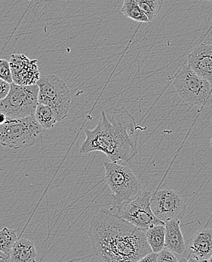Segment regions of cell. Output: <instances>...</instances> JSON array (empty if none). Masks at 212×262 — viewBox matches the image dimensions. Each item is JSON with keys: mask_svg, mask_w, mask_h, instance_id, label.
I'll return each mask as SVG.
<instances>
[{"mask_svg": "<svg viewBox=\"0 0 212 262\" xmlns=\"http://www.w3.org/2000/svg\"><path fill=\"white\" fill-rule=\"evenodd\" d=\"M205 262H212V255L211 257H210L209 258H208V260H207V261H204Z\"/></svg>", "mask_w": 212, "mask_h": 262, "instance_id": "cell-28", "label": "cell"}, {"mask_svg": "<svg viewBox=\"0 0 212 262\" xmlns=\"http://www.w3.org/2000/svg\"><path fill=\"white\" fill-rule=\"evenodd\" d=\"M43 129L34 115L7 120L0 125V145L12 149H23L34 146Z\"/></svg>", "mask_w": 212, "mask_h": 262, "instance_id": "cell-5", "label": "cell"}, {"mask_svg": "<svg viewBox=\"0 0 212 262\" xmlns=\"http://www.w3.org/2000/svg\"><path fill=\"white\" fill-rule=\"evenodd\" d=\"M140 9L148 18L149 22L154 20L161 12L164 0H137Z\"/></svg>", "mask_w": 212, "mask_h": 262, "instance_id": "cell-18", "label": "cell"}, {"mask_svg": "<svg viewBox=\"0 0 212 262\" xmlns=\"http://www.w3.org/2000/svg\"><path fill=\"white\" fill-rule=\"evenodd\" d=\"M199 1H211V0H199Z\"/></svg>", "mask_w": 212, "mask_h": 262, "instance_id": "cell-30", "label": "cell"}, {"mask_svg": "<svg viewBox=\"0 0 212 262\" xmlns=\"http://www.w3.org/2000/svg\"><path fill=\"white\" fill-rule=\"evenodd\" d=\"M189 255H185L183 256L178 257V262H188Z\"/></svg>", "mask_w": 212, "mask_h": 262, "instance_id": "cell-26", "label": "cell"}, {"mask_svg": "<svg viewBox=\"0 0 212 262\" xmlns=\"http://www.w3.org/2000/svg\"><path fill=\"white\" fill-rule=\"evenodd\" d=\"M38 93L37 84L20 86L11 83L9 94L3 100H0V113H4L7 120L34 115L39 104Z\"/></svg>", "mask_w": 212, "mask_h": 262, "instance_id": "cell-7", "label": "cell"}, {"mask_svg": "<svg viewBox=\"0 0 212 262\" xmlns=\"http://www.w3.org/2000/svg\"><path fill=\"white\" fill-rule=\"evenodd\" d=\"M150 208L155 217L165 223L172 219L180 222L186 212L187 206L178 192L171 189H160L152 195Z\"/></svg>", "mask_w": 212, "mask_h": 262, "instance_id": "cell-9", "label": "cell"}, {"mask_svg": "<svg viewBox=\"0 0 212 262\" xmlns=\"http://www.w3.org/2000/svg\"><path fill=\"white\" fill-rule=\"evenodd\" d=\"M0 79L9 83H13L9 61L4 58H0Z\"/></svg>", "mask_w": 212, "mask_h": 262, "instance_id": "cell-20", "label": "cell"}, {"mask_svg": "<svg viewBox=\"0 0 212 262\" xmlns=\"http://www.w3.org/2000/svg\"><path fill=\"white\" fill-rule=\"evenodd\" d=\"M34 116L42 129L52 128L58 122L52 110L43 104H38Z\"/></svg>", "mask_w": 212, "mask_h": 262, "instance_id": "cell-16", "label": "cell"}, {"mask_svg": "<svg viewBox=\"0 0 212 262\" xmlns=\"http://www.w3.org/2000/svg\"><path fill=\"white\" fill-rule=\"evenodd\" d=\"M13 83L20 86L37 84L40 78L38 60L30 59L23 54H13L9 60Z\"/></svg>", "mask_w": 212, "mask_h": 262, "instance_id": "cell-10", "label": "cell"}, {"mask_svg": "<svg viewBox=\"0 0 212 262\" xmlns=\"http://www.w3.org/2000/svg\"><path fill=\"white\" fill-rule=\"evenodd\" d=\"M180 224V221L176 219L165 222V248L175 254L177 258L184 255L187 251V245Z\"/></svg>", "mask_w": 212, "mask_h": 262, "instance_id": "cell-13", "label": "cell"}, {"mask_svg": "<svg viewBox=\"0 0 212 262\" xmlns=\"http://www.w3.org/2000/svg\"><path fill=\"white\" fill-rule=\"evenodd\" d=\"M17 231L12 229L5 227L0 230V251L9 255L12 246L18 241Z\"/></svg>", "mask_w": 212, "mask_h": 262, "instance_id": "cell-19", "label": "cell"}, {"mask_svg": "<svg viewBox=\"0 0 212 262\" xmlns=\"http://www.w3.org/2000/svg\"><path fill=\"white\" fill-rule=\"evenodd\" d=\"M210 122H211L212 125V115H211V117H210Z\"/></svg>", "mask_w": 212, "mask_h": 262, "instance_id": "cell-29", "label": "cell"}, {"mask_svg": "<svg viewBox=\"0 0 212 262\" xmlns=\"http://www.w3.org/2000/svg\"><path fill=\"white\" fill-rule=\"evenodd\" d=\"M157 262H178V258L173 252L164 248L157 253Z\"/></svg>", "mask_w": 212, "mask_h": 262, "instance_id": "cell-21", "label": "cell"}, {"mask_svg": "<svg viewBox=\"0 0 212 262\" xmlns=\"http://www.w3.org/2000/svg\"><path fill=\"white\" fill-rule=\"evenodd\" d=\"M0 262H11L9 255H6L4 252L0 251Z\"/></svg>", "mask_w": 212, "mask_h": 262, "instance_id": "cell-24", "label": "cell"}, {"mask_svg": "<svg viewBox=\"0 0 212 262\" xmlns=\"http://www.w3.org/2000/svg\"><path fill=\"white\" fill-rule=\"evenodd\" d=\"M122 14L127 18L132 19L138 22H149L144 12L140 9L137 0H123L122 9Z\"/></svg>", "mask_w": 212, "mask_h": 262, "instance_id": "cell-17", "label": "cell"}, {"mask_svg": "<svg viewBox=\"0 0 212 262\" xmlns=\"http://www.w3.org/2000/svg\"><path fill=\"white\" fill-rule=\"evenodd\" d=\"M89 236L100 262H136L152 252L144 232L105 208L91 220Z\"/></svg>", "mask_w": 212, "mask_h": 262, "instance_id": "cell-1", "label": "cell"}, {"mask_svg": "<svg viewBox=\"0 0 212 262\" xmlns=\"http://www.w3.org/2000/svg\"><path fill=\"white\" fill-rule=\"evenodd\" d=\"M105 181L113 192V208H117L138 198L142 193V186L127 164L103 162Z\"/></svg>", "mask_w": 212, "mask_h": 262, "instance_id": "cell-3", "label": "cell"}, {"mask_svg": "<svg viewBox=\"0 0 212 262\" xmlns=\"http://www.w3.org/2000/svg\"><path fill=\"white\" fill-rule=\"evenodd\" d=\"M173 84L179 97L191 106L212 105V86L209 82L195 73L184 64L174 77Z\"/></svg>", "mask_w": 212, "mask_h": 262, "instance_id": "cell-4", "label": "cell"}, {"mask_svg": "<svg viewBox=\"0 0 212 262\" xmlns=\"http://www.w3.org/2000/svg\"><path fill=\"white\" fill-rule=\"evenodd\" d=\"M10 88L11 83L0 79V100H3L7 96L10 91Z\"/></svg>", "mask_w": 212, "mask_h": 262, "instance_id": "cell-22", "label": "cell"}, {"mask_svg": "<svg viewBox=\"0 0 212 262\" xmlns=\"http://www.w3.org/2000/svg\"><path fill=\"white\" fill-rule=\"evenodd\" d=\"M152 195L153 192L150 191L143 192L132 201L110 210L144 233L153 226L165 224L158 220L150 208Z\"/></svg>", "mask_w": 212, "mask_h": 262, "instance_id": "cell-8", "label": "cell"}, {"mask_svg": "<svg viewBox=\"0 0 212 262\" xmlns=\"http://www.w3.org/2000/svg\"><path fill=\"white\" fill-rule=\"evenodd\" d=\"M144 234L152 252L158 253L164 249L165 234H166L165 224L150 227L148 230L144 232Z\"/></svg>", "mask_w": 212, "mask_h": 262, "instance_id": "cell-15", "label": "cell"}, {"mask_svg": "<svg viewBox=\"0 0 212 262\" xmlns=\"http://www.w3.org/2000/svg\"><path fill=\"white\" fill-rule=\"evenodd\" d=\"M29 1H33V0H29Z\"/></svg>", "mask_w": 212, "mask_h": 262, "instance_id": "cell-32", "label": "cell"}, {"mask_svg": "<svg viewBox=\"0 0 212 262\" xmlns=\"http://www.w3.org/2000/svg\"><path fill=\"white\" fill-rule=\"evenodd\" d=\"M9 258L11 262H37L35 244L30 239L20 238L12 246Z\"/></svg>", "mask_w": 212, "mask_h": 262, "instance_id": "cell-14", "label": "cell"}, {"mask_svg": "<svg viewBox=\"0 0 212 262\" xmlns=\"http://www.w3.org/2000/svg\"><path fill=\"white\" fill-rule=\"evenodd\" d=\"M189 256L207 261L212 255V229L205 228L195 233L190 241Z\"/></svg>", "mask_w": 212, "mask_h": 262, "instance_id": "cell-12", "label": "cell"}, {"mask_svg": "<svg viewBox=\"0 0 212 262\" xmlns=\"http://www.w3.org/2000/svg\"><path fill=\"white\" fill-rule=\"evenodd\" d=\"M145 129L125 107L102 111L96 127L85 130L86 140L80 153L101 151L109 162L127 164L138 152L140 134Z\"/></svg>", "mask_w": 212, "mask_h": 262, "instance_id": "cell-2", "label": "cell"}, {"mask_svg": "<svg viewBox=\"0 0 212 262\" xmlns=\"http://www.w3.org/2000/svg\"><path fill=\"white\" fill-rule=\"evenodd\" d=\"M136 262H157V253L153 252H150L138 259Z\"/></svg>", "mask_w": 212, "mask_h": 262, "instance_id": "cell-23", "label": "cell"}, {"mask_svg": "<svg viewBox=\"0 0 212 262\" xmlns=\"http://www.w3.org/2000/svg\"><path fill=\"white\" fill-rule=\"evenodd\" d=\"M211 148H212V137H211Z\"/></svg>", "mask_w": 212, "mask_h": 262, "instance_id": "cell-31", "label": "cell"}, {"mask_svg": "<svg viewBox=\"0 0 212 262\" xmlns=\"http://www.w3.org/2000/svg\"><path fill=\"white\" fill-rule=\"evenodd\" d=\"M39 88V103L52 110L58 122L65 119L71 105L70 91L64 80L54 75L40 77L37 83Z\"/></svg>", "mask_w": 212, "mask_h": 262, "instance_id": "cell-6", "label": "cell"}, {"mask_svg": "<svg viewBox=\"0 0 212 262\" xmlns=\"http://www.w3.org/2000/svg\"><path fill=\"white\" fill-rule=\"evenodd\" d=\"M7 121V117L6 116L4 113H0V125L4 124Z\"/></svg>", "mask_w": 212, "mask_h": 262, "instance_id": "cell-25", "label": "cell"}, {"mask_svg": "<svg viewBox=\"0 0 212 262\" xmlns=\"http://www.w3.org/2000/svg\"><path fill=\"white\" fill-rule=\"evenodd\" d=\"M191 69L209 82L212 86V44L201 43L188 55L187 60Z\"/></svg>", "mask_w": 212, "mask_h": 262, "instance_id": "cell-11", "label": "cell"}, {"mask_svg": "<svg viewBox=\"0 0 212 262\" xmlns=\"http://www.w3.org/2000/svg\"><path fill=\"white\" fill-rule=\"evenodd\" d=\"M188 262H205L204 261H201V260L196 259V258H193L192 256H189L188 258Z\"/></svg>", "mask_w": 212, "mask_h": 262, "instance_id": "cell-27", "label": "cell"}]
</instances>
